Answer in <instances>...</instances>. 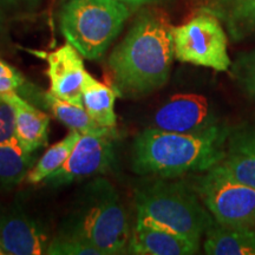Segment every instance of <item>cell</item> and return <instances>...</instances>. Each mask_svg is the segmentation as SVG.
I'll use <instances>...</instances> for the list:
<instances>
[{
  "label": "cell",
  "instance_id": "6da1fadb",
  "mask_svg": "<svg viewBox=\"0 0 255 255\" xmlns=\"http://www.w3.org/2000/svg\"><path fill=\"white\" fill-rule=\"evenodd\" d=\"M173 26L164 12L143 9L108 58L119 96L141 98L163 88L175 58Z\"/></svg>",
  "mask_w": 255,
  "mask_h": 255
},
{
  "label": "cell",
  "instance_id": "7a4b0ae2",
  "mask_svg": "<svg viewBox=\"0 0 255 255\" xmlns=\"http://www.w3.org/2000/svg\"><path fill=\"white\" fill-rule=\"evenodd\" d=\"M229 132L223 123L194 132L146 128L132 143L131 169L141 176L163 178L203 173L222 162Z\"/></svg>",
  "mask_w": 255,
  "mask_h": 255
},
{
  "label": "cell",
  "instance_id": "3957f363",
  "mask_svg": "<svg viewBox=\"0 0 255 255\" xmlns=\"http://www.w3.org/2000/svg\"><path fill=\"white\" fill-rule=\"evenodd\" d=\"M130 216L117 188L104 177L83 186L60 222L58 235L77 238L103 255L127 254Z\"/></svg>",
  "mask_w": 255,
  "mask_h": 255
},
{
  "label": "cell",
  "instance_id": "277c9868",
  "mask_svg": "<svg viewBox=\"0 0 255 255\" xmlns=\"http://www.w3.org/2000/svg\"><path fill=\"white\" fill-rule=\"evenodd\" d=\"M136 221L201 241L214 219L191 184L150 177L135 188Z\"/></svg>",
  "mask_w": 255,
  "mask_h": 255
},
{
  "label": "cell",
  "instance_id": "5b68a950",
  "mask_svg": "<svg viewBox=\"0 0 255 255\" xmlns=\"http://www.w3.org/2000/svg\"><path fill=\"white\" fill-rule=\"evenodd\" d=\"M131 8L120 0H65L59 26L69 44L89 60L105 55L123 30Z\"/></svg>",
  "mask_w": 255,
  "mask_h": 255
},
{
  "label": "cell",
  "instance_id": "8992f818",
  "mask_svg": "<svg viewBox=\"0 0 255 255\" xmlns=\"http://www.w3.org/2000/svg\"><path fill=\"white\" fill-rule=\"evenodd\" d=\"M215 222L255 226V188L240 182L221 162L199 173L191 183Z\"/></svg>",
  "mask_w": 255,
  "mask_h": 255
},
{
  "label": "cell",
  "instance_id": "52a82bcc",
  "mask_svg": "<svg viewBox=\"0 0 255 255\" xmlns=\"http://www.w3.org/2000/svg\"><path fill=\"white\" fill-rule=\"evenodd\" d=\"M175 58L181 63L227 72L232 66L228 40L221 21L200 11L187 23L173 26Z\"/></svg>",
  "mask_w": 255,
  "mask_h": 255
},
{
  "label": "cell",
  "instance_id": "ba28073f",
  "mask_svg": "<svg viewBox=\"0 0 255 255\" xmlns=\"http://www.w3.org/2000/svg\"><path fill=\"white\" fill-rule=\"evenodd\" d=\"M115 161L114 136L82 135L68 161L51 174L44 184L57 188L103 175L114 168Z\"/></svg>",
  "mask_w": 255,
  "mask_h": 255
},
{
  "label": "cell",
  "instance_id": "9c48e42d",
  "mask_svg": "<svg viewBox=\"0 0 255 255\" xmlns=\"http://www.w3.org/2000/svg\"><path fill=\"white\" fill-rule=\"evenodd\" d=\"M219 123L208 98L199 94L171 96L152 117V127L174 132L200 131Z\"/></svg>",
  "mask_w": 255,
  "mask_h": 255
},
{
  "label": "cell",
  "instance_id": "30bf717a",
  "mask_svg": "<svg viewBox=\"0 0 255 255\" xmlns=\"http://www.w3.org/2000/svg\"><path fill=\"white\" fill-rule=\"evenodd\" d=\"M53 237L43 222L19 208L0 214V248L6 255H41Z\"/></svg>",
  "mask_w": 255,
  "mask_h": 255
},
{
  "label": "cell",
  "instance_id": "8fae6325",
  "mask_svg": "<svg viewBox=\"0 0 255 255\" xmlns=\"http://www.w3.org/2000/svg\"><path fill=\"white\" fill-rule=\"evenodd\" d=\"M46 63L51 94L70 104L84 107L82 85L87 70L77 49L71 44H65L46 55Z\"/></svg>",
  "mask_w": 255,
  "mask_h": 255
},
{
  "label": "cell",
  "instance_id": "7c38bea8",
  "mask_svg": "<svg viewBox=\"0 0 255 255\" xmlns=\"http://www.w3.org/2000/svg\"><path fill=\"white\" fill-rule=\"evenodd\" d=\"M199 251L200 241L138 221L128 245V254L136 255H193Z\"/></svg>",
  "mask_w": 255,
  "mask_h": 255
},
{
  "label": "cell",
  "instance_id": "4fadbf2b",
  "mask_svg": "<svg viewBox=\"0 0 255 255\" xmlns=\"http://www.w3.org/2000/svg\"><path fill=\"white\" fill-rule=\"evenodd\" d=\"M0 97L13 108L15 136L21 146L31 152L45 146L49 141V115L28 103L17 91L2 92Z\"/></svg>",
  "mask_w": 255,
  "mask_h": 255
},
{
  "label": "cell",
  "instance_id": "5bb4252c",
  "mask_svg": "<svg viewBox=\"0 0 255 255\" xmlns=\"http://www.w3.org/2000/svg\"><path fill=\"white\" fill-rule=\"evenodd\" d=\"M221 163L233 177L255 188V122L231 129Z\"/></svg>",
  "mask_w": 255,
  "mask_h": 255
},
{
  "label": "cell",
  "instance_id": "9a60e30c",
  "mask_svg": "<svg viewBox=\"0 0 255 255\" xmlns=\"http://www.w3.org/2000/svg\"><path fill=\"white\" fill-rule=\"evenodd\" d=\"M200 11L215 15L232 39L255 38V0H201Z\"/></svg>",
  "mask_w": 255,
  "mask_h": 255
},
{
  "label": "cell",
  "instance_id": "2e32d148",
  "mask_svg": "<svg viewBox=\"0 0 255 255\" xmlns=\"http://www.w3.org/2000/svg\"><path fill=\"white\" fill-rule=\"evenodd\" d=\"M203 251L208 255H255V231L248 226L213 223L205 234Z\"/></svg>",
  "mask_w": 255,
  "mask_h": 255
},
{
  "label": "cell",
  "instance_id": "e0dca14e",
  "mask_svg": "<svg viewBox=\"0 0 255 255\" xmlns=\"http://www.w3.org/2000/svg\"><path fill=\"white\" fill-rule=\"evenodd\" d=\"M83 105L85 110L100 126L116 130L117 116L115 102L119 94L114 87L97 81L87 71L82 85Z\"/></svg>",
  "mask_w": 255,
  "mask_h": 255
},
{
  "label": "cell",
  "instance_id": "ac0fdd59",
  "mask_svg": "<svg viewBox=\"0 0 255 255\" xmlns=\"http://www.w3.org/2000/svg\"><path fill=\"white\" fill-rule=\"evenodd\" d=\"M43 97L51 114L60 123L68 127L70 130H76L81 135L115 136L114 129H108V128L100 126L96 121L92 120L84 107L70 104L68 102L56 97L50 91L45 92Z\"/></svg>",
  "mask_w": 255,
  "mask_h": 255
},
{
  "label": "cell",
  "instance_id": "d6986e66",
  "mask_svg": "<svg viewBox=\"0 0 255 255\" xmlns=\"http://www.w3.org/2000/svg\"><path fill=\"white\" fill-rule=\"evenodd\" d=\"M36 154L23 148L17 138L0 144V187L11 189L25 181L37 162Z\"/></svg>",
  "mask_w": 255,
  "mask_h": 255
},
{
  "label": "cell",
  "instance_id": "ffe728a7",
  "mask_svg": "<svg viewBox=\"0 0 255 255\" xmlns=\"http://www.w3.org/2000/svg\"><path fill=\"white\" fill-rule=\"evenodd\" d=\"M81 136V133L76 130H70V132L63 139L51 145L28 171L25 178L26 183L39 184L44 182L51 174L58 170L68 161Z\"/></svg>",
  "mask_w": 255,
  "mask_h": 255
},
{
  "label": "cell",
  "instance_id": "44dd1931",
  "mask_svg": "<svg viewBox=\"0 0 255 255\" xmlns=\"http://www.w3.org/2000/svg\"><path fill=\"white\" fill-rule=\"evenodd\" d=\"M232 72L241 90L255 102V50L239 57Z\"/></svg>",
  "mask_w": 255,
  "mask_h": 255
},
{
  "label": "cell",
  "instance_id": "7402d4cb",
  "mask_svg": "<svg viewBox=\"0 0 255 255\" xmlns=\"http://www.w3.org/2000/svg\"><path fill=\"white\" fill-rule=\"evenodd\" d=\"M47 255H103L100 250L77 238L56 234L51 240Z\"/></svg>",
  "mask_w": 255,
  "mask_h": 255
},
{
  "label": "cell",
  "instance_id": "603a6c76",
  "mask_svg": "<svg viewBox=\"0 0 255 255\" xmlns=\"http://www.w3.org/2000/svg\"><path fill=\"white\" fill-rule=\"evenodd\" d=\"M15 136V117L13 108L0 97V144L13 141Z\"/></svg>",
  "mask_w": 255,
  "mask_h": 255
},
{
  "label": "cell",
  "instance_id": "cb8c5ba5",
  "mask_svg": "<svg viewBox=\"0 0 255 255\" xmlns=\"http://www.w3.org/2000/svg\"><path fill=\"white\" fill-rule=\"evenodd\" d=\"M25 84V78L14 66L0 58V94L17 91Z\"/></svg>",
  "mask_w": 255,
  "mask_h": 255
},
{
  "label": "cell",
  "instance_id": "d4e9b609",
  "mask_svg": "<svg viewBox=\"0 0 255 255\" xmlns=\"http://www.w3.org/2000/svg\"><path fill=\"white\" fill-rule=\"evenodd\" d=\"M37 0H0V7L4 9H15L25 5H34Z\"/></svg>",
  "mask_w": 255,
  "mask_h": 255
},
{
  "label": "cell",
  "instance_id": "484cf974",
  "mask_svg": "<svg viewBox=\"0 0 255 255\" xmlns=\"http://www.w3.org/2000/svg\"><path fill=\"white\" fill-rule=\"evenodd\" d=\"M120 1H122L123 4L128 5L130 8L133 9V8L143 7V6L156 4V2L162 1V0H120Z\"/></svg>",
  "mask_w": 255,
  "mask_h": 255
},
{
  "label": "cell",
  "instance_id": "4316f807",
  "mask_svg": "<svg viewBox=\"0 0 255 255\" xmlns=\"http://www.w3.org/2000/svg\"><path fill=\"white\" fill-rule=\"evenodd\" d=\"M1 38H2V28H1V21H0V45H1Z\"/></svg>",
  "mask_w": 255,
  "mask_h": 255
},
{
  "label": "cell",
  "instance_id": "83f0119b",
  "mask_svg": "<svg viewBox=\"0 0 255 255\" xmlns=\"http://www.w3.org/2000/svg\"><path fill=\"white\" fill-rule=\"evenodd\" d=\"M0 255H6V254H5V252H4V251H2V250H1V248H0Z\"/></svg>",
  "mask_w": 255,
  "mask_h": 255
},
{
  "label": "cell",
  "instance_id": "f1b7e54d",
  "mask_svg": "<svg viewBox=\"0 0 255 255\" xmlns=\"http://www.w3.org/2000/svg\"><path fill=\"white\" fill-rule=\"evenodd\" d=\"M37 1H38V0H37Z\"/></svg>",
  "mask_w": 255,
  "mask_h": 255
}]
</instances>
